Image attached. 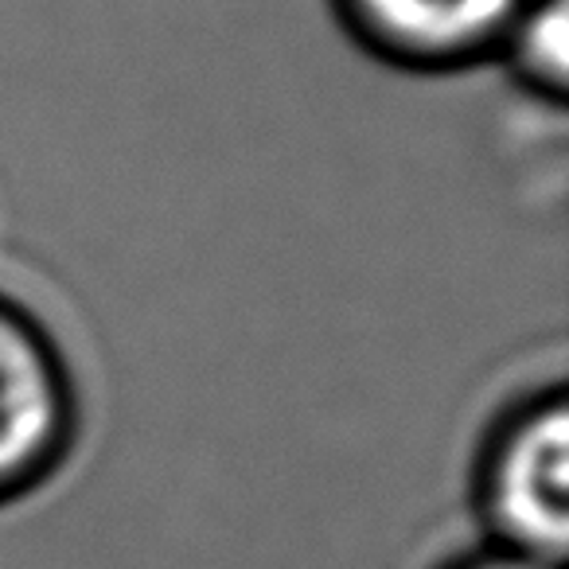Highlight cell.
I'll list each match as a JSON object with an SVG mask.
<instances>
[{
	"label": "cell",
	"instance_id": "6da1fadb",
	"mask_svg": "<svg viewBox=\"0 0 569 569\" xmlns=\"http://www.w3.org/2000/svg\"><path fill=\"white\" fill-rule=\"evenodd\" d=\"M483 542L566 566L569 553V395L561 382L499 413L472 468Z\"/></svg>",
	"mask_w": 569,
	"mask_h": 569
},
{
	"label": "cell",
	"instance_id": "7a4b0ae2",
	"mask_svg": "<svg viewBox=\"0 0 569 569\" xmlns=\"http://www.w3.org/2000/svg\"><path fill=\"white\" fill-rule=\"evenodd\" d=\"M79 382L51 328L0 293V507L40 491L79 441Z\"/></svg>",
	"mask_w": 569,
	"mask_h": 569
},
{
	"label": "cell",
	"instance_id": "3957f363",
	"mask_svg": "<svg viewBox=\"0 0 569 569\" xmlns=\"http://www.w3.org/2000/svg\"><path fill=\"white\" fill-rule=\"evenodd\" d=\"M527 0H332L343 32L371 59L413 74L491 63Z\"/></svg>",
	"mask_w": 569,
	"mask_h": 569
},
{
	"label": "cell",
	"instance_id": "277c9868",
	"mask_svg": "<svg viewBox=\"0 0 569 569\" xmlns=\"http://www.w3.org/2000/svg\"><path fill=\"white\" fill-rule=\"evenodd\" d=\"M491 63L530 102L561 110L569 94V0H527Z\"/></svg>",
	"mask_w": 569,
	"mask_h": 569
},
{
	"label": "cell",
	"instance_id": "5b68a950",
	"mask_svg": "<svg viewBox=\"0 0 569 569\" xmlns=\"http://www.w3.org/2000/svg\"><path fill=\"white\" fill-rule=\"evenodd\" d=\"M441 569H566V566H553V561H538L527 558V553H511V550H499V546L480 542L476 550L445 561Z\"/></svg>",
	"mask_w": 569,
	"mask_h": 569
}]
</instances>
